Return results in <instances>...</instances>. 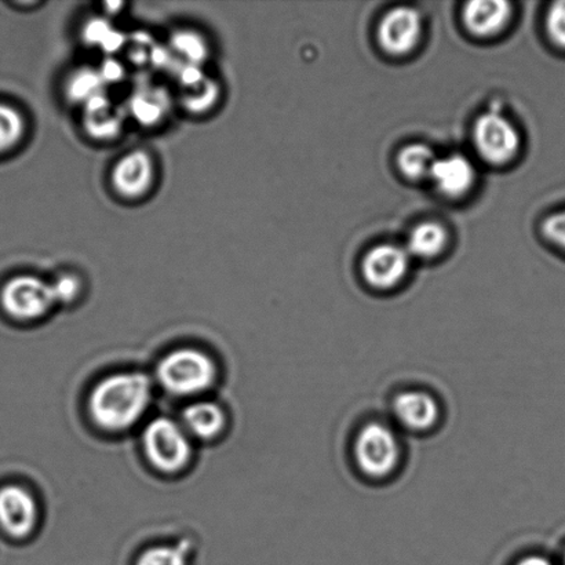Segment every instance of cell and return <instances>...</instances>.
I'll use <instances>...</instances> for the list:
<instances>
[{
	"instance_id": "cell-1",
	"label": "cell",
	"mask_w": 565,
	"mask_h": 565,
	"mask_svg": "<svg viewBox=\"0 0 565 565\" xmlns=\"http://www.w3.org/2000/svg\"><path fill=\"white\" fill-rule=\"evenodd\" d=\"M151 402L152 384L146 374H115L94 387L90 414L99 428L124 431L146 415Z\"/></svg>"
},
{
	"instance_id": "cell-2",
	"label": "cell",
	"mask_w": 565,
	"mask_h": 565,
	"mask_svg": "<svg viewBox=\"0 0 565 565\" xmlns=\"http://www.w3.org/2000/svg\"><path fill=\"white\" fill-rule=\"evenodd\" d=\"M356 467L370 479L390 478L402 461V443L390 425L371 420L358 431L353 443Z\"/></svg>"
},
{
	"instance_id": "cell-3",
	"label": "cell",
	"mask_w": 565,
	"mask_h": 565,
	"mask_svg": "<svg viewBox=\"0 0 565 565\" xmlns=\"http://www.w3.org/2000/svg\"><path fill=\"white\" fill-rule=\"evenodd\" d=\"M217 369L206 353L179 349L166 356L158 367V380L174 396H196L212 387Z\"/></svg>"
},
{
	"instance_id": "cell-4",
	"label": "cell",
	"mask_w": 565,
	"mask_h": 565,
	"mask_svg": "<svg viewBox=\"0 0 565 565\" xmlns=\"http://www.w3.org/2000/svg\"><path fill=\"white\" fill-rule=\"evenodd\" d=\"M473 146L486 163L503 168L522 151V135L500 110H487L475 121Z\"/></svg>"
},
{
	"instance_id": "cell-5",
	"label": "cell",
	"mask_w": 565,
	"mask_h": 565,
	"mask_svg": "<svg viewBox=\"0 0 565 565\" xmlns=\"http://www.w3.org/2000/svg\"><path fill=\"white\" fill-rule=\"evenodd\" d=\"M143 448L154 468L164 473H175L190 462L192 446L184 426L173 419H153L143 431Z\"/></svg>"
},
{
	"instance_id": "cell-6",
	"label": "cell",
	"mask_w": 565,
	"mask_h": 565,
	"mask_svg": "<svg viewBox=\"0 0 565 565\" xmlns=\"http://www.w3.org/2000/svg\"><path fill=\"white\" fill-rule=\"evenodd\" d=\"M0 301L11 318L24 321L43 318L57 303L52 285L30 275L6 282Z\"/></svg>"
},
{
	"instance_id": "cell-7",
	"label": "cell",
	"mask_w": 565,
	"mask_h": 565,
	"mask_svg": "<svg viewBox=\"0 0 565 565\" xmlns=\"http://www.w3.org/2000/svg\"><path fill=\"white\" fill-rule=\"evenodd\" d=\"M423 28V17L417 9L396 6L382 15L376 28V41L382 52L392 57H406L418 47Z\"/></svg>"
},
{
	"instance_id": "cell-8",
	"label": "cell",
	"mask_w": 565,
	"mask_h": 565,
	"mask_svg": "<svg viewBox=\"0 0 565 565\" xmlns=\"http://www.w3.org/2000/svg\"><path fill=\"white\" fill-rule=\"evenodd\" d=\"M412 268L407 248L382 243L370 248L362 259L360 270L365 282L374 290L386 291L401 286Z\"/></svg>"
},
{
	"instance_id": "cell-9",
	"label": "cell",
	"mask_w": 565,
	"mask_h": 565,
	"mask_svg": "<svg viewBox=\"0 0 565 565\" xmlns=\"http://www.w3.org/2000/svg\"><path fill=\"white\" fill-rule=\"evenodd\" d=\"M429 180L441 196L461 199L475 190L478 182V169L472 160L462 153H451L436 158L431 166Z\"/></svg>"
},
{
	"instance_id": "cell-10",
	"label": "cell",
	"mask_w": 565,
	"mask_h": 565,
	"mask_svg": "<svg viewBox=\"0 0 565 565\" xmlns=\"http://www.w3.org/2000/svg\"><path fill=\"white\" fill-rule=\"evenodd\" d=\"M110 180L115 192L127 201L147 196L157 180L151 154L143 151L127 153L115 164Z\"/></svg>"
},
{
	"instance_id": "cell-11",
	"label": "cell",
	"mask_w": 565,
	"mask_h": 565,
	"mask_svg": "<svg viewBox=\"0 0 565 565\" xmlns=\"http://www.w3.org/2000/svg\"><path fill=\"white\" fill-rule=\"evenodd\" d=\"M38 505L35 498L19 486L0 490V525L14 539H24L35 529Z\"/></svg>"
},
{
	"instance_id": "cell-12",
	"label": "cell",
	"mask_w": 565,
	"mask_h": 565,
	"mask_svg": "<svg viewBox=\"0 0 565 565\" xmlns=\"http://www.w3.org/2000/svg\"><path fill=\"white\" fill-rule=\"evenodd\" d=\"M512 3L505 0H473L463 6V26L470 35L486 39L501 35L511 24Z\"/></svg>"
},
{
	"instance_id": "cell-13",
	"label": "cell",
	"mask_w": 565,
	"mask_h": 565,
	"mask_svg": "<svg viewBox=\"0 0 565 565\" xmlns=\"http://www.w3.org/2000/svg\"><path fill=\"white\" fill-rule=\"evenodd\" d=\"M392 412L398 424L412 431H428L439 423V403L429 393L406 391L398 393L392 403Z\"/></svg>"
},
{
	"instance_id": "cell-14",
	"label": "cell",
	"mask_w": 565,
	"mask_h": 565,
	"mask_svg": "<svg viewBox=\"0 0 565 565\" xmlns=\"http://www.w3.org/2000/svg\"><path fill=\"white\" fill-rule=\"evenodd\" d=\"M450 234L445 225L437 221H424L409 232L407 252L412 258L434 259L445 253Z\"/></svg>"
},
{
	"instance_id": "cell-15",
	"label": "cell",
	"mask_w": 565,
	"mask_h": 565,
	"mask_svg": "<svg viewBox=\"0 0 565 565\" xmlns=\"http://www.w3.org/2000/svg\"><path fill=\"white\" fill-rule=\"evenodd\" d=\"M182 423L188 435L202 440H212L223 431L225 415L215 403L196 402L185 408Z\"/></svg>"
},
{
	"instance_id": "cell-16",
	"label": "cell",
	"mask_w": 565,
	"mask_h": 565,
	"mask_svg": "<svg viewBox=\"0 0 565 565\" xmlns=\"http://www.w3.org/2000/svg\"><path fill=\"white\" fill-rule=\"evenodd\" d=\"M85 125L87 132L98 140H109L119 135L121 129V116L119 110L113 107L108 98L102 94L86 104Z\"/></svg>"
},
{
	"instance_id": "cell-17",
	"label": "cell",
	"mask_w": 565,
	"mask_h": 565,
	"mask_svg": "<svg viewBox=\"0 0 565 565\" xmlns=\"http://www.w3.org/2000/svg\"><path fill=\"white\" fill-rule=\"evenodd\" d=\"M436 160L431 148L426 143L413 142L403 147L397 153V169L407 180L419 181L429 179L431 166Z\"/></svg>"
},
{
	"instance_id": "cell-18",
	"label": "cell",
	"mask_w": 565,
	"mask_h": 565,
	"mask_svg": "<svg viewBox=\"0 0 565 565\" xmlns=\"http://www.w3.org/2000/svg\"><path fill=\"white\" fill-rule=\"evenodd\" d=\"M24 135V116L8 104H0V153L19 146Z\"/></svg>"
},
{
	"instance_id": "cell-19",
	"label": "cell",
	"mask_w": 565,
	"mask_h": 565,
	"mask_svg": "<svg viewBox=\"0 0 565 565\" xmlns=\"http://www.w3.org/2000/svg\"><path fill=\"white\" fill-rule=\"evenodd\" d=\"M104 82L98 72L90 70L76 71L66 83V90L72 102L90 103L102 96Z\"/></svg>"
},
{
	"instance_id": "cell-20",
	"label": "cell",
	"mask_w": 565,
	"mask_h": 565,
	"mask_svg": "<svg viewBox=\"0 0 565 565\" xmlns=\"http://www.w3.org/2000/svg\"><path fill=\"white\" fill-rule=\"evenodd\" d=\"M166 99L159 90L143 88L131 102V113L142 125H153L163 118Z\"/></svg>"
},
{
	"instance_id": "cell-21",
	"label": "cell",
	"mask_w": 565,
	"mask_h": 565,
	"mask_svg": "<svg viewBox=\"0 0 565 565\" xmlns=\"http://www.w3.org/2000/svg\"><path fill=\"white\" fill-rule=\"evenodd\" d=\"M171 44H173L175 53L185 57L192 65H201L207 58V44L196 32L181 31L175 33Z\"/></svg>"
},
{
	"instance_id": "cell-22",
	"label": "cell",
	"mask_w": 565,
	"mask_h": 565,
	"mask_svg": "<svg viewBox=\"0 0 565 565\" xmlns=\"http://www.w3.org/2000/svg\"><path fill=\"white\" fill-rule=\"evenodd\" d=\"M190 544L182 542L174 546H157L138 558L137 565H186Z\"/></svg>"
},
{
	"instance_id": "cell-23",
	"label": "cell",
	"mask_w": 565,
	"mask_h": 565,
	"mask_svg": "<svg viewBox=\"0 0 565 565\" xmlns=\"http://www.w3.org/2000/svg\"><path fill=\"white\" fill-rule=\"evenodd\" d=\"M199 92L196 90L195 86L186 87L185 90H191V94H185L184 96V103L186 105V108L190 109H199V113H201V109L204 107H212V104L215 102V98L218 96V88L214 85L213 82H206V79H203L202 82L198 83Z\"/></svg>"
},
{
	"instance_id": "cell-24",
	"label": "cell",
	"mask_w": 565,
	"mask_h": 565,
	"mask_svg": "<svg viewBox=\"0 0 565 565\" xmlns=\"http://www.w3.org/2000/svg\"><path fill=\"white\" fill-rule=\"evenodd\" d=\"M546 32L556 46L565 49V0L551 6L546 14Z\"/></svg>"
},
{
	"instance_id": "cell-25",
	"label": "cell",
	"mask_w": 565,
	"mask_h": 565,
	"mask_svg": "<svg viewBox=\"0 0 565 565\" xmlns=\"http://www.w3.org/2000/svg\"><path fill=\"white\" fill-rule=\"evenodd\" d=\"M57 303L74 302L81 296L82 281L76 275H64L52 285Z\"/></svg>"
},
{
	"instance_id": "cell-26",
	"label": "cell",
	"mask_w": 565,
	"mask_h": 565,
	"mask_svg": "<svg viewBox=\"0 0 565 565\" xmlns=\"http://www.w3.org/2000/svg\"><path fill=\"white\" fill-rule=\"evenodd\" d=\"M542 235L552 245L561 247L565 252V210L550 215L542 224Z\"/></svg>"
},
{
	"instance_id": "cell-27",
	"label": "cell",
	"mask_w": 565,
	"mask_h": 565,
	"mask_svg": "<svg viewBox=\"0 0 565 565\" xmlns=\"http://www.w3.org/2000/svg\"><path fill=\"white\" fill-rule=\"evenodd\" d=\"M110 32H113V28H110L104 20L97 19L88 22L86 25L85 38L88 43L103 46V43L107 41Z\"/></svg>"
},
{
	"instance_id": "cell-28",
	"label": "cell",
	"mask_w": 565,
	"mask_h": 565,
	"mask_svg": "<svg viewBox=\"0 0 565 565\" xmlns=\"http://www.w3.org/2000/svg\"><path fill=\"white\" fill-rule=\"evenodd\" d=\"M98 74L102 76L103 82L116 83L124 79V68L114 60L107 61L103 70L98 71Z\"/></svg>"
},
{
	"instance_id": "cell-29",
	"label": "cell",
	"mask_w": 565,
	"mask_h": 565,
	"mask_svg": "<svg viewBox=\"0 0 565 565\" xmlns=\"http://www.w3.org/2000/svg\"><path fill=\"white\" fill-rule=\"evenodd\" d=\"M514 565H553L547 558L542 556H527L523 557L522 561H519Z\"/></svg>"
},
{
	"instance_id": "cell-30",
	"label": "cell",
	"mask_w": 565,
	"mask_h": 565,
	"mask_svg": "<svg viewBox=\"0 0 565 565\" xmlns=\"http://www.w3.org/2000/svg\"><path fill=\"white\" fill-rule=\"evenodd\" d=\"M564 565H565V558H564Z\"/></svg>"
}]
</instances>
